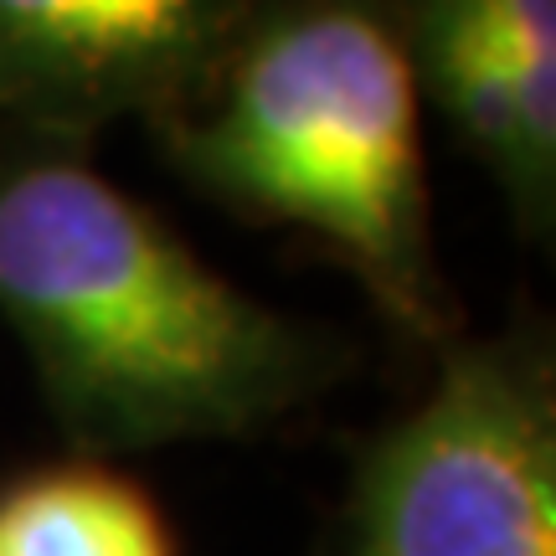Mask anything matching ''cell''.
I'll return each instance as SVG.
<instances>
[{
  "instance_id": "obj_1",
  "label": "cell",
  "mask_w": 556,
  "mask_h": 556,
  "mask_svg": "<svg viewBox=\"0 0 556 556\" xmlns=\"http://www.w3.org/2000/svg\"><path fill=\"white\" fill-rule=\"evenodd\" d=\"M0 319L78 458L268 428L336 381V345L191 253L58 150L0 160Z\"/></svg>"
},
{
  "instance_id": "obj_2",
  "label": "cell",
  "mask_w": 556,
  "mask_h": 556,
  "mask_svg": "<svg viewBox=\"0 0 556 556\" xmlns=\"http://www.w3.org/2000/svg\"><path fill=\"white\" fill-rule=\"evenodd\" d=\"M170 155L248 217L309 227L402 330L448 340L422 170V93L392 16L304 0L253 16L170 109Z\"/></svg>"
},
{
  "instance_id": "obj_3",
  "label": "cell",
  "mask_w": 556,
  "mask_h": 556,
  "mask_svg": "<svg viewBox=\"0 0 556 556\" xmlns=\"http://www.w3.org/2000/svg\"><path fill=\"white\" fill-rule=\"evenodd\" d=\"M336 556H556V377L520 330L454 340L356 464Z\"/></svg>"
},
{
  "instance_id": "obj_4",
  "label": "cell",
  "mask_w": 556,
  "mask_h": 556,
  "mask_svg": "<svg viewBox=\"0 0 556 556\" xmlns=\"http://www.w3.org/2000/svg\"><path fill=\"white\" fill-rule=\"evenodd\" d=\"M253 26V0H0V119L83 135L176 109Z\"/></svg>"
},
{
  "instance_id": "obj_5",
  "label": "cell",
  "mask_w": 556,
  "mask_h": 556,
  "mask_svg": "<svg viewBox=\"0 0 556 556\" xmlns=\"http://www.w3.org/2000/svg\"><path fill=\"white\" fill-rule=\"evenodd\" d=\"M402 47L417 93H433L469 155L495 176L531 238L552 232L556 212V129L526 109L510 58L484 26L475 0H407Z\"/></svg>"
},
{
  "instance_id": "obj_6",
  "label": "cell",
  "mask_w": 556,
  "mask_h": 556,
  "mask_svg": "<svg viewBox=\"0 0 556 556\" xmlns=\"http://www.w3.org/2000/svg\"><path fill=\"white\" fill-rule=\"evenodd\" d=\"M0 556H180L144 484L67 458L0 490Z\"/></svg>"
}]
</instances>
